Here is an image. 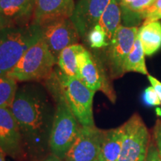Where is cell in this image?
I'll list each match as a JSON object with an SVG mask.
<instances>
[{
	"mask_svg": "<svg viewBox=\"0 0 161 161\" xmlns=\"http://www.w3.org/2000/svg\"><path fill=\"white\" fill-rule=\"evenodd\" d=\"M10 109L19 125L28 156L33 160L43 161L50 152L49 137L55 111L54 102H50L41 88L25 85L17 89Z\"/></svg>",
	"mask_w": 161,
	"mask_h": 161,
	"instance_id": "obj_1",
	"label": "cell"
},
{
	"mask_svg": "<svg viewBox=\"0 0 161 161\" xmlns=\"http://www.w3.org/2000/svg\"><path fill=\"white\" fill-rule=\"evenodd\" d=\"M45 86L55 104V111L49 137L50 154L63 160L75 142L80 125L64 98L55 72L44 80Z\"/></svg>",
	"mask_w": 161,
	"mask_h": 161,
	"instance_id": "obj_2",
	"label": "cell"
},
{
	"mask_svg": "<svg viewBox=\"0 0 161 161\" xmlns=\"http://www.w3.org/2000/svg\"><path fill=\"white\" fill-rule=\"evenodd\" d=\"M41 35V28L34 22L0 30V75H7Z\"/></svg>",
	"mask_w": 161,
	"mask_h": 161,
	"instance_id": "obj_3",
	"label": "cell"
},
{
	"mask_svg": "<svg viewBox=\"0 0 161 161\" xmlns=\"http://www.w3.org/2000/svg\"><path fill=\"white\" fill-rule=\"evenodd\" d=\"M57 64L41 37L25 52L7 75L17 82L45 80L52 75Z\"/></svg>",
	"mask_w": 161,
	"mask_h": 161,
	"instance_id": "obj_4",
	"label": "cell"
},
{
	"mask_svg": "<svg viewBox=\"0 0 161 161\" xmlns=\"http://www.w3.org/2000/svg\"><path fill=\"white\" fill-rule=\"evenodd\" d=\"M54 72L70 110L80 125L95 126L92 104L96 92L89 89L78 78L65 75L59 67H55Z\"/></svg>",
	"mask_w": 161,
	"mask_h": 161,
	"instance_id": "obj_5",
	"label": "cell"
},
{
	"mask_svg": "<svg viewBox=\"0 0 161 161\" xmlns=\"http://www.w3.org/2000/svg\"><path fill=\"white\" fill-rule=\"evenodd\" d=\"M122 127L123 140L119 161H146L151 138L142 119L136 113Z\"/></svg>",
	"mask_w": 161,
	"mask_h": 161,
	"instance_id": "obj_6",
	"label": "cell"
},
{
	"mask_svg": "<svg viewBox=\"0 0 161 161\" xmlns=\"http://www.w3.org/2000/svg\"><path fill=\"white\" fill-rule=\"evenodd\" d=\"M78 79L92 91L103 92L112 102L116 94L101 60L85 48L78 56Z\"/></svg>",
	"mask_w": 161,
	"mask_h": 161,
	"instance_id": "obj_7",
	"label": "cell"
},
{
	"mask_svg": "<svg viewBox=\"0 0 161 161\" xmlns=\"http://www.w3.org/2000/svg\"><path fill=\"white\" fill-rule=\"evenodd\" d=\"M138 33L135 26L120 25L110 40L107 51V61L110 77H122L125 72V63L131 51Z\"/></svg>",
	"mask_w": 161,
	"mask_h": 161,
	"instance_id": "obj_8",
	"label": "cell"
},
{
	"mask_svg": "<svg viewBox=\"0 0 161 161\" xmlns=\"http://www.w3.org/2000/svg\"><path fill=\"white\" fill-rule=\"evenodd\" d=\"M42 39L57 60L68 46L78 43L80 35L71 17L63 18L40 25Z\"/></svg>",
	"mask_w": 161,
	"mask_h": 161,
	"instance_id": "obj_9",
	"label": "cell"
},
{
	"mask_svg": "<svg viewBox=\"0 0 161 161\" xmlns=\"http://www.w3.org/2000/svg\"><path fill=\"white\" fill-rule=\"evenodd\" d=\"M0 148L16 160H28L21 130L10 108H0Z\"/></svg>",
	"mask_w": 161,
	"mask_h": 161,
	"instance_id": "obj_10",
	"label": "cell"
},
{
	"mask_svg": "<svg viewBox=\"0 0 161 161\" xmlns=\"http://www.w3.org/2000/svg\"><path fill=\"white\" fill-rule=\"evenodd\" d=\"M104 132L96 125H80L77 137L63 161H98Z\"/></svg>",
	"mask_w": 161,
	"mask_h": 161,
	"instance_id": "obj_11",
	"label": "cell"
},
{
	"mask_svg": "<svg viewBox=\"0 0 161 161\" xmlns=\"http://www.w3.org/2000/svg\"><path fill=\"white\" fill-rule=\"evenodd\" d=\"M110 0H79L71 19L77 27L80 37L86 38L90 30L97 25Z\"/></svg>",
	"mask_w": 161,
	"mask_h": 161,
	"instance_id": "obj_12",
	"label": "cell"
},
{
	"mask_svg": "<svg viewBox=\"0 0 161 161\" xmlns=\"http://www.w3.org/2000/svg\"><path fill=\"white\" fill-rule=\"evenodd\" d=\"M75 7L74 0H37L33 22L40 26L56 19L69 18Z\"/></svg>",
	"mask_w": 161,
	"mask_h": 161,
	"instance_id": "obj_13",
	"label": "cell"
},
{
	"mask_svg": "<svg viewBox=\"0 0 161 161\" xmlns=\"http://www.w3.org/2000/svg\"><path fill=\"white\" fill-rule=\"evenodd\" d=\"M37 0H0V14L8 26L28 25L33 22Z\"/></svg>",
	"mask_w": 161,
	"mask_h": 161,
	"instance_id": "obj_14",
	"label": "cell"
},
{
	"mask_svg": "<svg viewBox=\"0 0 161 161\" xmlns=\"http://www.w3.org/2000/svg\"><path fill=\"white\" fill-rule=\"evenodd\" d=\"M123 140V127L104 130L98 161H119Z\"/></svg>",
	"mask_w": 161,
	"mask_h": 161,
	"instance_id": "obj_15",
	"label": "cell"
},
{
	"mask_svg": "<svg viewBox=\"0 0 161 161\" xmlns=\"http://www.w3.org/2000/svg\"><path fill=\"white\" fill-rule=\"evenodd\" d=\"M137 35L146 55H154L161 48V23L160 21L142 25L138 30Z\"/></svg>",
	"mask_w": 161,
	"mask_h": 161,
	"instance_id": "obj_16",
	"label": "cell"
},
{
	"mask_svg": "<svg viewBox=\"0 0 161 161\" xmlns=\"http://www.w3.org/2000/svg\"><path fill=\"white\" fill-rule=\"evenodd\" d=\"M84 48L81 44L77 43L68 46L60 52L57 64L65 75L78 78V56Z\"/></svg>",
	"mask_w": 161,
	"mask_h": 161,
	"instance_id": "obj_17",
	"label": "cell"
},
{
	"mask_svg": "<svg viewBox=\"0 0 161 161\" xmlns=\"http://www.w3.org/2000/svg\"><path fill=\"white\" fill-rule=\"evenodd\" d=\"M121 18L122 13L119 4L116 0H110L98 23L106 32L110 42L121 25Z\"/></svg>",
	"mask_w": 161,
	"mask_h": 161,
	"instance_id": "obj_18",
	"label": "cell"
},
{
	"mask_svg": "<svg viewBox=\"0 0 161 161\" xmlns=\"http://www.w3.org/2000/svg\"><path fill=\"white\" fill-rule=\"evenodd\" d=\"M145 55H146L144 50L142 49V44L137 35L131 51L126 58L125 63V72H134L143 75H148Z\"/></svg>",
	"mask_w": 161,
	"mask_h": 161,
	"instance_id": "obj_19",
	"label": "cell"
},
{
	"mask_svg": "<svg viewBox=\"0 0 161 161\" xmlns=\"http://www.w3.org/2000/svg\"><path fill=\"white\" fill-rule=\"evenodd\" d=\"M17 89V80L8 75H0V108H11Z\"/></svg>",
	"mask_w": 161,
	"mask_h": 161,
	"instance_id": "obj_20",
	"label": "cell"
},
{
	"mask_svg": "<svg viewBox=\"0 0 161 161\" xmlns=\"http://www.w3.org/2000/svg\"><path fill=\"white\" fill-rule=\"evenodd\" d=\"M154 2L155 0H135L126 7L120 8L122 18L125 23H133L136 19H142L141 14Z\"/></svg>",
	"mask_w": 161,
	"mask_h": 161,
	"instance_id": "obj_21",
	"label": "cell"
},
{
	"mask_svg": "<svg viewBox=\"0 0 161 161\" xmlns=\"http://www.w3.org/2000/svg\"><path fill=\"white\" fill-rule=\"evenodd\" d=\"M86 39L92 49H101L109 46L110 40L106 32L97 24L87 33Z\"/></svg>",
	"mask_w": 161,
	"mask_h": 161,
	"instance_id": "obj_22",
	"label": "cell"
},
{
	"mask_svg": "<svg viewBox=\"0 0 161 161\" xmlns=\"http://www.w3.org/2000/svg\"><path fill=\"white\" fill-rule=\"evenodd\" d=\"M143 101L148 106H158L161 104L158 93L152 86H148L143 92Z\"/></svg>",
	"mask_w": 161,
	"mask_h": 161,
	"instance_id": "obj_23",
	"label": "cell"
},
{
	"mask_svg": "<svg viewBox=\"0 0 161 161\" xmlns=\"http://www.w3.org/2000/svg\"><path fill=\"white\" fill-rule=\"evenodd\" d=\"M153 140L154 141L161 158V120H157L153 130Z\"/></svg>",
	"mask_w": 161,
	"mask_h": 161,
	"instance_id": "obj_24",
	"label": "cell"
},
{
	"mask_svg": "<svg viewBox=\"0 0 161 161\" xmlns=\"http://www.w3.org/2000/svg\"><path fill=\"white\" fill-rule=\"evenodd\" d=\"M146 161H161L158 148H157L154 140L151 141L150 142Z\"/></svg>",
	"mask_w": 161,
	"mask_h": 161,
	"instance_id": "obj_25",
	"label": "cell"
},
{
	"mask_svg": "<svg viewBox=\"0 0 161 161\" xmlns=\"http://www.w3.org/2000/svg\"><path fill=\"white\" fill-rule=\"evenodd\" d=\"M158 10H161V0H155V2L141 14V19H145L147 16L158 11Z\"/></svg>",
	"mask_w": 161,
	"mask_h": 161,
	"instance_id": "obj_26",
	"label": "cell"
},
{
	"mask_svg": "<svg viewBox=\"0 0 161 161\" xmlns=\"http://www.w3.org/2000/svg\"><path fill=\"white\" fill-rule=\"evenodd\" d=\"M148 79L150 81L152 86L154 87V89L155 90L157 93H158V97L160 98L161 102V82L151 75H148Z\"/></svg>",
	"mask_w": 161,
	"mask_h": 161,
	"instance_id": "obj_27",
	"label": "cell"
},
{
	"mask_svg": "<svg viewBox=\"0 0 161 161\" xmlns=\"http://www.w3.org/2000/svg\"><path fill=\"white\" fill-rule=\"evenodd\" d=\"M160 19H161V10H158V11H157L155 12H154V13L147 16L146 19H144L143 25L152 23V22L159 21Z\"/></svg>",
	"mask_w": 161,
	"mask_h": 161,
	"instance_id": "obj_28",
	"label": "cell"
},
{
	"mask_svg": "<svg viewBox=\"0 0 161 161\" xmlns=\"http://www.w3.org/2000/svg\"><path fill=\"white\" fill-rule=\"evenodd\" d=\"M43 161H63V160L61 158H60L59 157L55 155V154H50Z\"/></svg>",
	"mask_w": 161,
	"mask_h": 161,
	"instance_id": "obj_29",
	"label": "cell"
},
{
	"mask_svg": "<svg viewBox=\"0 0 161 161\" xmlns=\"http://www.w3.org/2000/svg\"><path fill=\"white\" fill-rule=\"evenodd\" d=\"M7 26H8L7 22H6L5 18H4L3 16H2L1 14H0V30L4 29V28L7 27Z\"/></svg>",
	"mask_w": 161,
	"mask_h": 161,
	"instance_id": "obj_30",
	"label": "cell"
},
{
	"mask_svg": "<svg viewBox=\"0 0 161 161\" xmlns=\"http://www.w3.org/2000/svg\"><path fill=\"white\" fill-rule=\"evenodd\" d=\"M134 1H135V0H121V2L119 3L120 8L126 7L127 5H128Z\"/></svg>",
	"mask_w": 161,
	"mask_h": 161,
	"instance_id": "obj_31",
	"label": "cell"
},
{
	"mask_svg": "<svg viewBox=\"0 0 161 161\" xmlns=\"http://www.w3.org/2000/svg\"><path fill=\"white\" fill-rule=\"evenodd\" d=\"M7 154H5V152L0 148V161H5V156Z\"/></svg>",
	"mask_w": 161,
	"mask_h": 161,
	"instance_id": "obj_32",
	"label": "cell"
},
{
	"mask_svg": "<svg viewBox=\"0 0 161 161\" xmlns=\"http://www.w3.org/2000/svg\"><path fill=\"white\" fill-rule=\"evenodd\" d=\"M116 1L117 2V3H118L119 4V3H120V2H121V0H116Z\"/></svg>",
	"mask_w": 161,
	"mask_h": 161,
	"instance_id": "obj_33",
	"label": "cell"
}]
</instances>
